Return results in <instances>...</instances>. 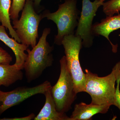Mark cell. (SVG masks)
Masks as SVG:
<instances>
[{
    "instance_id": "obj_1",
    "label": "cell",
    "mask_w": 120,
    "mask_h": 120,
    "mask_svg": "<svg viewBox=\"0 0 120 120\" xmlns=\"http://www.w3.org/2000/svg\"><path fill=\"white\" fill-rule=\"evenodd\" d=\"M50 31V28H45L37 45L31 50L27 49L28 54L23 68L28 82L38 79L46 68L52 64L53 46H51L46 40Z\"/></svg>"
},
{
    "instance_id": "obj_2",
    "label": "cell",
    "mask_w": 120,
    "mask_h": 120,
    "mask_svg": "<svg viewBox=\"0 0 120 120\" xmlns=\"http://www.w3.org/2000/svg\"><path fill=\"white\" fill-rule=\"evenodd\" d=\"M86 86L84 92L90 94L91 103L97 105H114L116 76L115 69L113 68L112 72L104 77H100L85 69Z\"/></svg>"
},
{
    "instance_id": "obj_3",
    "label": "cell",
    "mask_w": 120,
    "mask_h": 120,
    "mask_svg": "<svg viewBox=\"0 0 120 120\" xmlns=\"http://www.w3.org/2000/svg\"><path fill=\"white\" fill-rule=\"evenodd\" d=\"M77 0H65L64 3L59 5L58 10L53 13L49 10L42 13L43 18L53 21L57 26L58 33L54 38V42L58 45H62L65 36L75 34V28L79 22V11L77 8Z\"/></svg>"
},
{
    "instance_id": "obj_4",
    "label": "cell",
    "mask_w": 120,
    "mask_h": 120,
    "mask_svg": "<svg viewBox=\"0 0 120 120\" xmlns=\"http://www.w3.org/2000/svg\"><path fill=\"white\" fill-rule=\"evenodd\" d=\"M19 19L12 21L13 27L20 39L21 43L32 48L37 45L38 38V28L41 20L44 19L42 13L35 11L31 0H26Z\"/></svg>"
},
{
    "instance_id": "obj_5",
    "label": "cell",
    "mask_w": 120,
    "mask_h": 120,
    "mask_svg": "<svg viewBox=\"0 0 120 120\" xmlns=\"http://www.w3.org/2000/svg\"><path fill=\"white\" fill-rule=\"evenodd\" d=\"M60 72L55 85L52 86L51 93L58 112L65 113L71 109L76 98L72 77L69 71L65 56L60 60Z\"/></svg>"
},
{
    "instance_id": "obj_6",
    "label": "cell",
    "mask_w": 120,
    "mask_h": 120,
    "mask_svg": "<svg viewBox=\"0 0 120 120\" xmlns=\"http://www.w3.org/2000/svg\"><path fill=\"white\" fill-rule=\"evenodd\" d=\"M62 45L64 49L67 65L73 79L75 92L77 94L84 92L86 75L79 60V52L82 46V39L75 34L65 36Z\"/></svg>"
},
{
    "instance_id": "obj_7",
    "label": "cell",
    "mask_w": 120,
    "mask_h": 120,
    "mask_svg": "<svg viewBox=\"0 0 120 120\" xmlns=\"http://www.w3.org/2000/svg\"><path fill=\"white\" fill-rule=\"evenodd\" d=\"M105 0H82V11L78 22L75 35L82 39V46L89 48L92 46L94 35L92 32L93 20L99 7L102 6Z\"/></svg>"
},
{
    "instance_id": "obj_8",
    "label": "cell",
    "mask_w": 120,
    "mask_h": 120,
    "mask_svg": "<svg viewBox=\"0 0 120 120\" xmlns=\"http://www.w3.org/2000/svg\"><path fill=\"white\" fill-rule=\"evenodd\" d=\"M51 83L46 81L33 87H18L8 92L0 91V115L12 106L18 105L33 95L42 94L52 88Z\"/></svg>"
},
{
    "instance_id": "obj_9",
    "label": "cell",
    "mask_w": 120,
    "mask_h": 120,
    "mask_svg": "<svg viewBox=\"0 0 120 120\" xmlns=\"http://www.w3.org/2000/svg\"><path fill=\"white\" fill-rule=\"evenodd\" d=\"M120 28V14L114 16H107L101 20V22H96L92 26V30L94 36L102 35L107 39L112 47L114 53L117 52V45H114L109 39L110 34L114 31Z\"/></svg>"
},
{
    "instance_id": "obj_10",
    "label": "cell",
    "mask_w": 120,
    "mask_h": 120,
    "mask_svg": "<svg viewBox=\"0 0 120 120\" xmlns=\"http://www.w3.org/2000/svg\"><path fill=\"white\" fill-rule=\"evenodd\" d=\"M110 106L97 105L91 103L89 105L82 102L76 104L70 117L72 120H89L98 113H107Z\"/></svg>"
},
{
    "instance_id": "obj_11",
    "label": "cell",
    "mask_w": 120,
    "mask_h": 120,
    "mask_svg": "<svg viewBox=\"0 0 120 120\" xmlns=\"http://www.w3.org/2000/svg\"><path fill=\"white\" fill-rule=\"evenodd\" d=\"M0 40L12 49L15 53L16 60L14 64L20 69H23L24 65L27 56L25 52L26 51L28 47L17 42L15 39L9 37L5 27L2 25H0Z\"/></svg>"
},
{
    "instance_id": "obj_12",
    "label": "cell",
    "mask_w": 120,
    "mask_h": 120,
    "mask_svg": "<svg viewBox=\"0 0 120 120\" xmlns=\"http://www.w3.org/2000/svg\"><path fill=\"white\" fill-rule=\"evenodd\" d=\"M51 88L44 94L45 97V105L34 120H72L65 113L60 112L57 110L51 93Z\"/></svg>"
},
{
    "instance_id": "obj_13",
    "label": "cell",
    "mask_w": 120,
    "mask_h": 120,
    "mask_svg": "<svg viewBox=\"0 0 120 120\" xmlns=\"http://www.w3.org/2000/svg\"><path fill=\"white\" fill-rule=\"evenodd\" d=\"M22 70L15 64H0V86L8 87L18 80H22L23 77Z\"/></svg>"
},
{
    "instance_id": "obj_14",
    "label": "cell",
    "mask_w": 120,
    "mask_h": 120,
    "mask_svg": "<svg viewBox=\"0 0 120 120\" xmlns=\"http://www.w3.org/2000/svg\"><path fill=\"white\" fill-rule=\"evenodd\" d=\"M11 5V0H0V22L2 26L8 29L12 38L21 43L20 39L11 24L9 11Z\"/></svg>"
},
{
    "instance_id": "obj_15",
    "label": "cell",
    "mask_w": 120,
    "mask_h": 120,
    "mask_svg": "<svg viewBox=\"0 0 120 120\" xmlns=\"http://www.w3.org/2000/svg\"><path fill=\"white\" fill-rule=\"evenodd\" d=\"M103 12L107 16L119 13L120 11V0H110L104 2L103 5Z\"/></svg>"
},
{
    "instance_id": "obj_16",
    "label": "cell",
    "mask_w": 120,
    "mask_h": 120,
    "mask_svg": "<svg viewBox=\"0 0 120 120\" xmlns=\"http://www.w3.org/2000/svg\"><path fill=\"white\" fill-rule=\"evenodd\" d=\"M26 0H12V4L9 11L11 19L12 20L19 19V12L23 8Z\"/></svg>"
},
{
    "instance_id": "obj_17",
    "label": "cell",
    "mask_w": 120,
    "mask_h": 120,
    "mask_svg": "<svg viewBox=\"0 0 120 120\" xmlns=\"http://www.w3.org/2000/svg\"><path fill=\"white\" fill-rule=\"evenodd\" d=\"M113 68L116 71V82L117 83V86L115 91V100L114 105L118 107L120 111V61L117 62Z\"/></svg>"
},
{
    "instance_id": "obj_18",
    "label": "cell",
    "mask_w": 120,
    "mask_h": 120,
    "mask_svg": "<svg viewBox=\"0 0 120 120\" xmlns=\"http://www.w3.org/2000/svg\"><path fill=\"white\" fill-rule=\"evenodd\" d=\"M12 60L11 55L6 50L0 47V64H9Z\"/></svg>"
},
{
    "instance_id": "obj_19",
    "label": "cell",
    "mask_w": 120,
    "mask_h": 120,
    "mask_svg": "<svg viewBox=\"0 0 120 120\" xmlns=\"http://www.w3.org/2000/svg\"><path fill=\"white\" fill-rule=\"evenodd\" d=\"M35 115L34 113H31L29 116L22 117H15L13 118H4L0 120H30L34 119Z\"/></svg>"
},
{
    "instance_id": "obj_20",
    "label": "cell",
    "mask_w": 120,
    "mask_h": 120,
    "mask_svg": "<svg viewBox=\"0 0 120 120\" xmlns=\"http://www.w3.org/2000/svg\"><path fill=\"white\" fill-rule=\"evenodd\" d=\"M31 0L33 2L34 8H37L39 7L41 0Z\"/></svg>"
},
{
    "instance_id": "obj_21",
    "label": "cell",
    "mask_w": 120,
    "mask_h": 120,
    "mask_svg": "<svg viewBox=\"0 0 120 120\" xmlns=\"http://www.w3.org/2000/svg\"></svg>"
}]
</instances>
